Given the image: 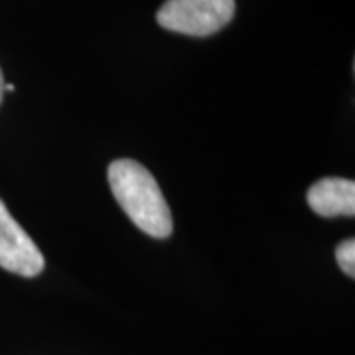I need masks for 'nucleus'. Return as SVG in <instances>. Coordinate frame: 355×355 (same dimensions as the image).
Instances as JSON below:
<instances>
[{"instance_id":"obj_1","label":"nucleus","mask_w":355,"mask_h":355,"mask_svg":"<svg viewBox=\"0 0 355 355\" xmlns=\"http://www.w3.org/2000/svg\"><path fill=\"white\" fill-rule=\"evenodd\" d=\"M109 186L114 200L123 207L132 223L156 239H166L172 235L174 221L154 176L137 160L121 158L109 166Z\"/></svg>"},{"instance_id":"obj_2","label":"nucleus","mask_w":355,"mask_h":355,"mask_svg":"<svg viewBox=\"0 0 355 355\" xmlns=\"http://www.w3.org/2000/svg\"><path fill=\"white\" fill-rule=\"evenodd\" d=\"M235 0H166L156 12V22L178 34L205 38L233 20Z\"/></svg>"},{"instance_id":"obj_3","label":"nucleus","mask_w":355,"mask_h":355,"mask_svg":"<svg viewBox=\"0 0 355 355\" xmlns=\"http://www.w3.org/2000/svg\"><path fill=\"white\" fill-rule=\"evenodd\" d=\"M0 266L8 272L34 279L44 270L46 261L32 237L10 216L0 200Z\"/></svg>"},{"instance_id":"obj_4","label":"nucleus","mask_w":355,"mask_h":355,"mask_svg":"<svg viewBox=\"0 0 355 355\" xmlns=\"http://www.w3.org/2000/svg\"><path fill=\"white\" fill-rule=\"evenodd\" d=\"M310 209L322 217L355 216V184L347 178H324L308 190Z\"/></svg>"},{"instance_id":"obj_5","label":"nucleus","mask_w":355,"mask_h":355,"mask_svg":"<svg viewBox=\"0 0 355 355\" xmlns=\"http://www.w3.org/2000/svg\"><path fill=\"white\" fill-rule=\"evenodd\" d=\"M336 261L343 272L354 279L355 277V241L354 239H345L338 245L336 249Z\"/></svg>"},{"instance_id":"obj_6","label":"nucleus","mask_w":355,"mask_h":355,"mask_svg":"<svg viewBox=\"0 0 355 355\" xmlns=\"http://www.w3.org/2000/svg\"><path fill=\"white\" fill-rule=\"evenodd\" d=\"M4 97V76H2V69H0V103Z\"/></svg>"},{"instance_id":"obj_7","label":"nucleus","mask_w":355,"mask_h":355,"mask_svg":"<svg viewBox=\"0 0 355 355\" xmlns=\"http://www.w3.org/2000/svg\"><path fill=\"white\" fill-rule=\"evenodd\" d=\"M14 89L16 87H14L12 83H4V91H14Z\"/></svg>"}]
</instances>
